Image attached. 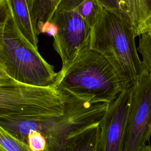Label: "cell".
Listing matches in <instances>:
<instances>
[{"label": "cell", "mask_w": 151, "mask_h": 151, "mask_svg": "<svg viewBox=\"0 0 151 151\" xmlns=\"http://www.w3.org/2000/svg\"><path fill=\"white\" fill-rule=\"evenodd\" d=\"M53 85L79 99L107 104L130 86L101 54L89 47L58 72Z\"/></svg>", "instance_id": "1"}, {"label": "cell", "mask_w": 151, "mask_h": 151, "mask_svg": "<svg viewBox=\"0 0 151 151\" xmlns=\"http://www.w3.org/2000/svg\"><path fill=\"white\" fill-rule=\"evenodd\" d=\"M0 71L21 83L52 85L58 73L23 37L3 0L0 1Z\"/></svg>", "instance_id": "2"}, {"label": "cell", "mask_w": 151, "mask_h": 151, "mask_svg": "<svg viewBox=\"0 0 151 151\" xmlns=\"http://www.w3.org/2000/svg\"><path fill=\"white\" fill-rule=\"evenodd\" d=\"M131 24L119 14L103 8L92 27L89 47L101 54L121 78L133 85L146 71L140 59Z\"/></svg>", "instance_id": "3"}, {"label": "cell", "mask_w": 151, "mask_h": 151, "mask_svg": "<svg viewBox=\"0 0 151 151\" xmlns=\"http://www.w3.org/2000/svg\"><path fill=\"white\" fill-rule=\"evenodd\" d=\"M72 96L55 86L18 82L0 71V117L41 120L63 114Z\"/></svg>", "instance_id": "4"}, {"label": "cell", "mask_w": 151, "mask_h": 151, "mask_svg": "<svg viewBox=\"0 0 151 151\" xmlns=\"http://www.w3.org/2000/svg\"><path fill=\"white\" fill-rule=\"evenodd\" d=\"M108 104L93 103L74 96L64 113L41 120H25L28 134L32 131L41 133L46 139L45 151H64L67 139L77 130L99 123Z\"/></svg>", "instance_id": "5"}, {"label": "cell", "mask_w": 151, "mask_h": 151, "mask_svg": "<svg viewBox=\"0 0 151 151\" xmlns=\"http://www.w3.org/2000/svg\"><path fill=\"white\" fill-rule=\"evenodd\" d=\"M151 135V72L146 71L133 84L123 151H140Z\"/></svg>", "instance_id": "6"}, {"label": "cell", "mask_w": 151, "mask_h": 151, "mask_svg": "<svg viewBox=\"0 0 151 151\" xmlns=\"http://www.w3.org/2000/svg\"><path fill=\"white\" fill-rule=\"evenodd\" d=\"M50 21L58 28L54 47L66 67L84 49L89 47L92 27L76 11L57 8Z\"/></svg>", "instance_id": "7"}, {"label": "cell", "mask_w": 151, "mask_h": 151, "mask_svg": "<svg viewBox=\"0 0 151 151\" xmlns=\"http://www.w3.org/2000/svg\"><path fill=\"white\" fill-rule=\"evenodd\" d=\"M133 85L110 104L99 123L97 151H123L126 123Z\"/></svg>", "instance_id": "8"}, {"label": "cell", "mask_w": 151, "mask_h": 151, "mask_svg": "<svg viewBox=\"0 0 151 151\" xmlns=\"http://www.w3.org/2000/svg\"><path fill=\"white\" fill-rule=\"evenodd\" d=\"M104 8L124 18L136 33L151 15V0H97Z\"/></svg>", "instance_id": "9"}, {"label": "cell", "mask_w": 151, "mask_h": 151, "mask_svg": "<svg viewBox=\"0 0 151 151\" xmlns=\"http://www.w3.org/2000/svg\"><path fill=\"white\" fill-rule=\"evenodd\" d=\"M23 37L38 49V35L31 18L28 0H3Z\"/></svg>", "instance_id": "10"}, {"label": "cell", "mask_w": 151, "mask_h": 151, "mask_svg": "<svg viewBox=\"0 0 151 151\" xmlns=\"http://www.w3.org/2000/svg\"><path fill=\"white\" fill-rule=\"evenodd\" d=\"M99 123L90 124L71 134L67 139L64 151H97Z\"/></svg>", "instance_id": "11"}, {"label": "cell", "mask_w": 151, "mask_h": 151, "mask_svg": "<svg viewBox=\"0 0 151 151\" xmlns=\"http://www.w3.org/2000/svg\"><path fill=\"white\" fill-rule=\"evenodd\" d=\"M57 8L77 11L93 27L103 7L97 0H61Z\"/></svg>", "instance_id": "12"}, {"label": "cell", "mask_w": 151, "mask_h": 151, "mask_svg": "<svg viewBox=\"0 0 151 151\" xmlns=\"http://www.w3.org/2000/svg\"><path fill=\"white\" fill-rule=\"evenodd\" d=\"M61 0H28L31 18L37 32L38 27L50 21Z\"/></svg>", "instance_id": "13"}, {"label": "cell", "mask_w": 151, "mask_h": 151, "mask_svg": "<svg viewBox=\"0 0 151 151\" xmlns=\"http://www.w3.org/2000/svg\"><path fill=\"white\" fill-rule=\"evenodd\" d=\"M0 151H33L28 145L0 127Z\"/></svg>", "instance_id": "14"}, {"label": "cell", "mask_w": 151, "mask_h": 151, "mask_svg": "<svg viewBox=\"0 0 151 151\" xmlns=\"http://www.w3.org/2000/svg\"><path fill=\"white\" fill-rule=\"evenodd\" d=\"M137 51L142 57V61L145 68L151 72V32L140 35Z\"/></svg>", "instance_id": "15"}, {"label": "cell", "mask_w": 151, "mask_h": 151, "mask_svg": "<svg viewBox=\"0 0 151 151\" xmlns=\"http://www.w3.org/2000/svg\"><path fill=\"white\" fill-rule=\"evenodd\" d=\"M27 143L33 151L45 150L46 139L44 136L39 132H31L27 136Z\"/></svg>", "instance_id": "16"}, {"label": "cell", "mask_w": 151, "mask_h": 151, "mask_svg": "<svg viewBox=\"0 0 151 151\" xmlns=\"http://www.w3.org/2000/svg\"><path fill=\"white\" fill-rule=\"evenodd\" d=\"M38 33H46L54 37L57 32V27L51 21H48L41 25L38 29Z\"/></svg>", "instance_id": "17"}, {"label": "cell", "mask_w": 151, "mask_h": 151, "mask_svg": "<svg viewBox=\"0 0 151 151\" xmlns=\"http://www.w3.org/2000/svg\"><path fill=\"white\" fill-rule=\"evenodd\" d=\"M147 32H151V15L140 26L136 33V37L140 36V35Z\"/></svg>", "instance_id": "18"}, {"label": "cell", "mask_w": 151, "mask_h": 151, "mask_svg": "<svg viewBox=\"0 0 151 151\" xmlns=\"http://www.w3.org/2000/svg\"><path fill=\"white\" fill-rule=\"evenodd\" d=\"M140 151H151V145H146Z\"/></svg>", "instance_id": "19"}]
</instances>
